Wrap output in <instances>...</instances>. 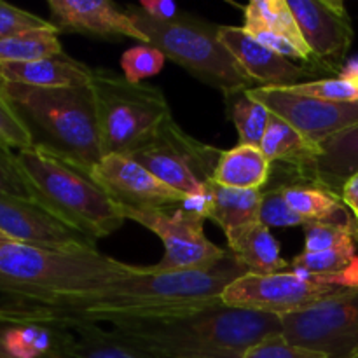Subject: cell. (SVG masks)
<instances>
[{
  "instance_id": "cell-33",
  "label": "cell",
  "mask_w": 358,
  "mask_h": 358,
  "mask_svg": "<svg viewBox=\"0 0 358 358\" xmlns=\"http://www.w3.org/2000/svg\"><path fill=\"white\" fill-rule=\"evenodd\" d=\"M259 220L266 227H303L304 229L310 224L290 208L282 189L273 184H268L262 189Z\"/></svg>"
},
{
  "instance_id": "cell-36",
  "label": "cell",
  "mask_w": 358,
  "mask_h": 358,
  "mask_svg": "<svg viewBox=\"0 0 358 358\" xmlns=\"http://www.w3.org/2000/svg\"><path fill=\"white\" fill-rule=\"evenodd\" d=\"M241 358H329L325 353L290 343L285 336H269L252 346Z\"/></svg>"
},
{
  "instance_id": "cell-16",
  "label": "cell",
  "mask_w": 358,
  "mask_h": 358,
  "mask_svg": "<svg viewBox=\"0 0 358 358\" xmlns=\"http://www.w3.org/2000/svg\"><path fill=\"white\" fill-rule=\"evenodd\" d=\"M219 38L241 70L261 87H290L320 76L318 70L264 48L243 27H219Z\"/></svg>"
},
{
  "instance_id": "cell-37",
  "label": "cell",
  "mask_w": 358,
  "mask_h": 358,
  "mask_svg": "<svg viewBox=\"0 0 358 358\" xmlns=\"http://www.w3.org/2000/svg\"><path fill=\"white\" fill-rule=\"evenodd\" d=\"M0 196L37 203L17 166L16 154H13V150L2 143H0Z\"/></svg>"
},
{
  "instance_id": "cell-21",
  "label": "cell",
  "mask_w": 358,
  "mask_h": 358,
  "mask_svg": "<svg viewBox=\"0 0 358 358\" xmlns=\"http://www.w3.org/2000/svg\"><path fill=\"white\" fill-rule=\"evenodd\" d=\"M261 150L271 164L278 163L282 166H289L297 177L310 180L311 170L320 156L322 147L311 143L289 122L271 114L268 129L262 136Z\"/></svg>"
},
{
  "instance_id": "cell-22",
  "label": "cell",
  "mask_w": 358,
  "mask_h": 358,
  "mask_svg": "<svg viewBox=\"0 0 358 358\" xmlns=\"http://www.w3.org/2000/svg\"><path fill=\"white\" fill-rule=\"evenodd\" d=\"M261 203L262 191L259 189H233L210 182L206 187V219L215 222L227 238L250 224L261 222Z\"/></svg>"
},
{
  "instance_id": "cell-5",
  "label": "cell",
  "mask_w": 358,
  "mask_h": 358,
  "mask_svg": "<svg viewBox=\"0 0 358 358\" xmlns=\"http://www.w3.org/2000/svg\"><path fill=\"white\" fill-rule=\"evenodd\" d=\"M16 161L37 205L93 241L115 233L126 220L90 171L35 145L17 150Z\"/></svg>"
},
{
  "instance_id": "cell-29",
  "label": "cell",
  "mask_w": 358,
  "mask_h": 358,
  "mask_svg": "<svg viewBox=\"0 0 358 358\" xmlns=\"http://www.w3.org/2000/svg\"><path fill=\"white\" fill-rule=\"evenodd\" d=\"M76 338L66 358H150L108 329L84 324L73 327Z\"/></svg>"
},
{
  "instance_id": "cell-6",
  "label": "cell",
  "mask_w": 358,
  "mask_h": 358,
  "mask_svg": "<svg viewBox=\"0 0 358 358\" xmlns=\"http://www.w3.org/2000/svg\"><path fill=\"white\" fill-rule=\"evenodd\" d=\"M126 13L147 44L159 49L168 59L184 66L201 83L220 93L250 90L255 83L241 70L226 45L219 38V27L198 17L180 14L175 21L161 23L147 16L138 6H128Z\"/></svg>"
},
{
  "instance_id": "cell-24",
  "label": "cell",
  "mask_w": 358,
  "mask_h": 358,
  "mask_svg": "<svg viewBox=\"0 0 358 358\" xmlns=\"http://www.w3.org/2000/svg\"><path fill=\"white\" fill-rule=\"evenodd\" d=\"M320 147L310 180L339 198L346 180L358 173V126L332 136Z\"/></svg>"
},
{
  "instance_id": "cell-19",
  "label": "cell",
  "mask_w": 358,
  "mask_h": 358,
  "mask_svg": "<svg viewBox=\"0 0 358 358\" xmlns=\"http://www.w3.org/2000/svg\"><path fill=\"white\" fill-rule=\"evenodd\" d=\"M280 175L276 178H269L268 184L278 185L285 196L290 208L308 220L313 222H327V224H353L357 222L355 217L352 215L348 208L343 205L341 198L332 194L322 185L315 182L303 180L297 177L289 166L278 164Z\"/></svg>"
},
{
  "instance_id": "cell-31",
  "label": "cell",
  "mask_w": 358,
  "mask_h": 358,
  "mask_svg": "<svg viewBox=\"0 0 358 358\" xmlns=\"http://www.w3.org/2000/svg\"><path fill=\"white\" fill-rule=\"evenodd\" d=\"M304 250L306 254L355 247L358 241V222L327 224L313 222L304 227Z\"/></svg>"
},
{
  "instance_id": "cell-13",
  "label": "cell",
  "mask_w": 358,
  "mask_h": 358,
  "mask_svg": "<svg viewBox=\"0 0 358 358\" xmlns=\"http://www.w3.org/2000/svg\"><path fill=\"white\" fill-rule=\"evenodd\" d=\"M299 30L322 72H341L353 44V24L341 0H289Z\"/></svg>"
},
{
  "instance_id": "cell-1",
  "label": "cell",
  "mask_w": 358,
  "mask_h": 358,
  "mask_svg": "<svg viewBox=\"0 0 358 358\" xmlns=\"http://www.w3.org/2000/svg\"><path fill=\"white\" fill-rule=\"evenodd\" d=\"M248 275L231 255L215 266L192 271H154L136 266V271L98 292L56 303H38L23 297L0 299V322L35 318L65 327L91 324H140L198 313L222 304L229 283Z\"/></svg>"
},
{
  "instance_id": "cell-25",
  "label": "cell",
  "mask_w": 358,
  "mask_h": 358,
  "mask_svg": "<svg viewBox=\"0 0 358 358\" xmlns=\"http://www.w3.org/2000/svg\"><path fill=\"white\" fill-rule=\"evenodd\" d=\"M289 271L301 273L311 280L334 285L339 289L358 287V254L357 247L306 254L301 252L290 262Z\"/></svg>"
},
{
  "instance_id": "cell-34",
  "label": "cell",
  "mask_w": 358,
  "mask_h": 358,
  "mask_svg": "<svg viewBox=\"0 0 358 358\" xmlns=\"http://www.w3.org/2000/svg\"><path fill=\"white\" fill-rule=\"evenodd\" d=\"M0 143L9 147L10 150H24L34 147V138L14 105L7 98L2 83H0Z\"/></svg>"
},
{
  "instance_id": "cell-4",
  "label": "cell",
  "mask_w": 358,
  "mask_h": 358,
  "mask_svg": "<svg viewBox=\"0 0 358 358\" xmlns=\"http://www.w3.org/2000/svg\"><path fill=\"white\" fill-rule=\"evenodd\" d=\"M34 145L90 171L103 157L90 86L28 87L2 83Z\"/></svg>"
},
{
  "instance_id": "cell-40",
  "label": "cell",
  "mask_w": 358,
  "mask_h": 358,
  "mask_svg": "<svg viewBox=\"0 0 358 358\" xmlns=\"http://www.w3.org/2000/svg\"><path fill=\"white\" fill-rule=\"evenodd\" d=\"M140 9L152 20L161 21V23H168V21H175L180 16L178 6L171 0H142L138 3Z\"/></svg>"
},
{
  "instance_id": "cell-18",
  "label": "cell",
  "mask_w": 358,
  "mask_h": 358,
  "mask_svg": "<svg viewBox=\"0 0 358 358\" xmlns=\"http://www.w3.org/2000/svg\"><path fill=\"white\" fill-rule=\"evenodd\" d=\"M76 332L35 318L0 322V358H66Z\"/></svg>"
},
{
  "instance_id": "cell-30",
  "label": "cell",
  "mask_w": 358,
  "mask_h": 358,
  "mask_svg": "<svg viewBox=\"0 0 358 358\" xmlns=\"http://www.w3.org/2000/svg\"><path fill=\"white\" fill-rule=\"evenodd\" d=\"M56 27L23 31L0 41V63H23L42 58L63 56L65 51Z\"/></svg>"
},
{
  "instance_id": "cell-32",
  "label": "cell",
  "mask_w": 358,
  "mask_h": 358,
  "mask_svg": "<svg viewBox=\"0 0 358 358\" xmlns=\"http://www.w3.org/2000/svg\"><path fill=\"white\" fill-rule=\"evenodd\" d=\"M166 56L149 44L135 45L121 56V69L128 83L140 84L143 79L157 76L163 70Z\"/></svg>"
},
{
  "instance_id": "cell-14",
  "label": "cell",
  "mask_w": 358,
  "mask_h": 358,
  "mask_svg": "<svg viewBox=\"0 0 358 358\" xmlns=\"http://www.w3.org/2000/svg\"><path fill=\"white\" fill-rule=\"evenodd\" d=\"M93 180L124 208L154 210L182 205L189 196L154 177L145 166L129 156L110 154L91 170Z\"/></svg>"
},
{
  "instance_id": "cell-15",
  "label": "cell",
  "mask_w": 358,
  "mask_h": 358,
  "mask_svg": "<svg viewBox=\"0 0 358 358\" xmlns=\"http://www.w3.org/2000/svg\"><path fill=\"white\" fill-rule=\"evenodd\" d=\"M0 231L10 241L55 250H94L96 241L27 199L0 196Z\"/></svg>"
},
{
  "instance_id": "cell-11",
  "label": "cell",
  "mask_w": 358,
  "mask_h": 358,
  "mask_svg": "<svg viewBox=\"0 0 358 358\" xmlns=\"http://www.w3.org/2000/svg\"><path fill=\"white\" fill-rule=\"evenodd\" d=\"M282 334L290 343L325 353L329 358H358V287L303 313L282 318Z\"/></svg>"
},
{
  "instance_id": "cell-28",
  "label": "cell",
  "mask_w": 358,
  "mask_h": 358,
  "mask_svg": "<svg viewBox=\"0 0 358 358\" xmlns=\"http://www.w3.org/2000/svg\"><path fill=\"white\" fill-rule=\"evenodd\" d=\"M250 90H234L224 93V103H226L227 117L236 126L241 145L261 147L271 112L252 96Z\"/></svg>"
},
{
  "instance_id": "cell-9",
  "label": "cell",
  "mask_w": 358,
  "mask_h": 358,
  "mask_svg": "<svg viewBox=\"0 0 358 358\" xmlns=\"http://www.w3.org/2000/svg\"><path fill=\"white\" fill-rule=\"evenodd\" d=\"M121 212L126 220L143 226L163 243V259L150 266L154 271L206 269L229 255V250L217 247L206 238L203 227L206 219L185 203L175 206L173 212L168 208L136 210L124 206H121Z\"/></svg>"
},
{
  "instance_id": "cell-35",
  "label": "cell",
  "mask_w": 358,
  "mask_h": 358,
  "mask_svg": "<svg viewBox=\"0 0 358 358\" xmlns=\"http://www.w3.org/2000/svg\"><path fill=\"white\" fill-rule=\"evenodd\" d=\"M301 96L320 98L329 101H358V90L341 77H325V79L306 80L290 87H282Z\"/></svg>"
},
{
  "instance_id": "cell-8",
  "label": "cell",
  "mask_w": 358,
  "mask_h": 358,
  "mask_svg": "<svg viewBox=\"0 0 358 358\" xmlns=\"http://www.w3.org/2000/svg\"><path fill=\"white\" fill-rule=\"evenodd\" d=\"M222 154L224 150L185 133L170 117L147 145L129 157L182 194L203 196L210 182H213Z\"/></svg>"
},
{
  "instance_id": "cell-7",
  "label": "cell",
  "mask_w": 358,
  "mask_h": 358,
  "mask_svg": "<svg viewBox=\"0 0 358 358\" xmlns=\"http://www.w3.org/2000/svg\"><path fill=\"white\" fill-rule=\"evenodd\" d=\"M91 91L103 156H131L171 117L170 105L159 87L128 83L107 70H94Z\"/></svg>"
},
{
  "instance_id": "cell-2",
  "label": "cell",
  "mask_w": 358,
  "mask_h": 358,
  "mask_svg": "<svg viewBox=\"0 0 358 358\" xmlns=\"http://www.w3.org/2000/svg\"><path fill=\"white\" fill-rule=\"evenodd\" d=\"M110 331L150 358H241L283 325L276 315L220 304L184 317L112 325Z\"/></svg>"
},
{
  "instance_id": "cell-38",
  "label": "cell",
  "mask_w": 358,
  "mask_h": 358,
  "mask_svg": "<svg viewBox=\"0 0 358 358\" xmlns=\"http://www.w3.org/2000/svg\"><path fill=\"white\" fill-rule=\"evenodd\" d=\"M55 24L48 20H42L37 14L28 13L10 3L0 2V41L13 35L23 34V31L42 30V28H52Z\"/></svg>"
},
{
  "instance_id": "cell-3",
  "label": "cell",
  "mask_w": 358,
  "mask_h": 358,
  "mask_svg": "<svg viewBox=\"0 0 358 358\" xmlns=\"http://www.w3.org/2000/svg\"><path fill=\"white\" fill-rule=\"evenodd\" d=\"M136 266L94 250H55L0 241V294L56 303L98 292L128 278Z\"/></svg>"
},
{
  "instance_id": "cell-43",
  "label": "cell",
  "mask_w": 358,
  "mask_h": 358,
  "mask_svg": "<svg viewBox=\"0 0 358 358\" xmlns=\"http://www.w3.org/2000/svg\"><path fill=\"white\" fill-rule=\"evenodd\" d=\"M0 241H10V240H9V238H7V236H6V234H3V233H2V231H0Z\"/></svg>"
},
{
  "instance_id": "cell-42",
  "label": "cell",
  "mask_w": 358,
  "mask_h": 358,
  "mask_svg": "<svg viewBox=\"0 0 358 358\" xmlns=\"http://www.w3.org/2000/svg\"><path fill=\"white\" fill-rule=\"evenodd\" d=\"M339 77L348 80L350 84H353L358 90V59H352V62L345 63L343 70L339 72Z\"/></svg>"
},
{
  "instance_id": "cell-27",
  "label": "cell",
  "mask_w": 358,
  "mask_h": 358,
  "mask_svg": "<svg viewBox=\"0 0 358 358\" xmlns=\"http://www.w3.org/2000/svg\"><path fill=\"white\" fill-rule=\"evenodd\" d=\"M243 10L245 23H257L268 30L275 31V34L282 35L303 55L304 65L311 66L322 73V70L315 63L313 55H311L303 34H301L299 24H297L292 9L289 6V0H252L250 3L245 6Z\"/></svg>"
},
{
  "instance_id": "cell-20",
  "label": "cell",
  "mask_w": 358,
  "mask_h": 358,
  "mask_svg": "<svg viewBox=\"0 0 358 358\" xmlns=\"http://www.w3.org/2000/svg\"><path fill=\"white\" fill-rule=\"evenodd\" d=\"M93 73L94 69L66 55L23 63H0V83L28 87L90 86Z\"/></svg>"
},
{
  "instance_id": "cell-23",
  "label": "cell",
  "mask_w": 358,
  "mask_h": 358,
  "mask_svg": "<svg viewBox=\"0 0 358 358\" xmlns=\"http://www.w3.org/2000/svg\"><path fill=\"white\" fill-rule=\"evenodd\" d=\"M227 250L250 275H275L289 271L290 262L280 254V245L269 227L255 222L227 236Z\"/></svg>"
},
{
  "instance_id": "cell-10",
  "label": "cell",
  "mask_w": 358,
  "mask_h": 358,
  "mask_svg": "<svg viewBox=\"0 0 358 358\" xmlns=\"http://www.w3.org/2000/svg\"><path fill=\"white\" fill-rule=\"evenodd\" d=\"M343 290L346 289L325 285L296 271L275 275L248 273L226 287L222 292V304L283 318L287 315L311 310L317 304L336 297Z\"/></svg>"
},
{
  "instance_id": "cell-41",
  "label": "cell",
  "mask_w": 358,
  "mask_h": 358,
  "mask_svg": "<svg viewBox=\"0 0 358 358\" xmlns=\"http://www.w3.org/2000/svg\"><path fill=\"white\" fill-rule=\"evenodd\" d=\"M339 198H341L343 205L352 212V215L355 217V220L358 222V173H355L353 177H350L348 180H346V184L343 185Z\"/></svg>"
},
{
  "instance_id": "cell-26",
  "label": "cell",
  "mask_w": 358,
  "mask_h": 358,
  "mask_svg": "<svg viewBox=\"0 0 358 358\" xmlns=\"http://www.w3.org/2000/svg\"><path fill=\"white\" fill-rule=\"evenodd\" d=\"M273 164L261 150V147L238 145L224 150L219 161L213 182L233 189H262L271 178Z\"/></svg>"
},
{
  "instance_id": "cell-39",
  "label": "cell",
  "mask_w": 358,
  "mask_h": 358,
  "mask_svg": "<svg viewBox=\"0 0 358 358\" xmlns=\"http://www.w3.org/2000/svg\"><path fill=\"white\" fill-rule=\"evenodd\" d=\"M243 28L252 35V37L255 38V41L261 42L264 48L271 49V51L276 52V55L283 56V58L292 59V62H303L304 63L303 55H301V52L297 51V49L294 48V45L290 44L287 38H283L282 35L275 34V31L268 30V28L261 27V24H257V23H245Z\"/></svg>"
},
{
  "instance_id": "cell-17",
  "label": "cell",
  "mask_w": 358,
  "mask_h": 358,
  "mask_svg": "<svg viewBox=\"0 0 358 358\" xmlns=\"http://www.w3.org/2000/svg\"><path fill=\"white\" fill-rule=\"evenodd\" d=\"M51 23L58 31L115 38L128 37L145 42L147 37L136 28L126 9L108 0H49Z\"/></svg>"
},
{
  "instance_id": "cell-12",
  "label": "cell",
  "mask_w": 358,
  "mask_h": 358,
  "mask_svg": "<svg viewBox=\"0 0 358 358\" xmlns=\"http://www.w3.org/2000/svg\"><path fill=\"white\" fill-rule=\"evenodd\" d=\"M250 94L315 145L358 126V101H329L261 86L252 87Z\"/></svg>"
}]
</instances>
